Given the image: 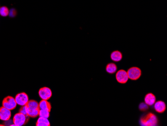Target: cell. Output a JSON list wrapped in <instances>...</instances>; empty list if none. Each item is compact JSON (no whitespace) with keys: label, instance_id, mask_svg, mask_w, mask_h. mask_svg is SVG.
Listing matches in <instances>:
<instances>
[{"label":"cell","instance_id":"cell-1","mask_svg":"<svg viewBox=\"0 0 167 126\" xmlns=\"http://www.w3.org/2000/svg\"><path fill=\"white\" fill-rule=\"evenodd\" d=\"M140 123L143 126H157L158 123V119L155 114L150 113L141 118Z\"/></svg>","mask_w":167,"mask_h":126},{"label":"cell","instance_id":"cell-17","mask_svg":"<svg viewBox=\"0 0 167 126\" xmlns=\"http://www.w3.org/2000/svg\"><path fill=\"white\" fill-rule=\"evenodd\" d=\"M9 10L7 7L3 6L0 8V15L2 17H7L9 15Z\"/></svg>","mask_w":167,"mask_h":126},{"label":"cell","instance_id":"cell-18","mask_svg":"<svg viewBox=\"0 0 167 126\" xmlns=\"http://www.w3.org/2000/svg\"><path fill=\"white\" fill-rule=\"evenodd\" d=\"M139 109L141 111H146L148 110L149 107L148 104H146L145 103H142L140 104Z\"/></svg>","mask_w":167,"mask_h":126},{"label":"cell","instance_id":"cell-19","mask_svg":"<svg viewBox=\"0 0 167 126\" xmlns=\"http://www.w3.org/2000/svg\"><path fill=\"white\" fill-rule=\"evenodd\" d=\"M16 15H17V11L15 9L13 8L9 11V15L10 17H15Z\"/></svg>","mask_w":167,"mask_h":126},{"label":"cell","instance_id":"cell-13","mask_svg":"<svg viewBox=\"0 0 167 126\" xmlns=\"http://www.w3.org/2000/svg\"><path fill=\"white\" fill-rule=\"evenodd\" d=\"M122 53L119 51H114L111 54V58L115 62H119L122 60Z\"/></svg>","mask_w":167,"mask_h":126},{"label":"cell","instance_id":"cell-9","mask_svg":"<svg viewBox=\"0 0 167 126\" xmlns=\"http://www.w3.org/2000/svg\"><path fill=\"white\" fill-rule=\"evenodd\" d=\"M11 117V110H8L4 107L0 108V120L3 121L9 120Z\"/></svg>","mask_w":167,"mask_h":126},{"label":"cell","instance_id":"cell-4","mask_svg":"<svg viewBox=\"0 0 167 126\" xmlns=\"http://www.w3.org/2000/svg\"><path fill=\"white\" fill-rule=\"evenodd\" d=\"M3 107L9 110H13L17 107V103L13 97L8 96L4 99L2 103Z\"/></svg>","mask_w":167,"mask_h":126},{"label":"cell","instance_id":"cell-16","mask_svg":"<svg viewBox=\"0 0 167 126\" xmlns=\"http://www.w3.org/2000/svg\"><path fill=\"white\" fill-rule=\"evenodd\" d=\"M50 111L46 110H40L39 116L40 117L48 119L50 117Z\"/></svg>","mask_w":167,"mask_h":126},{"label":"cell","instance_id":"cell-10","mask_svg":"<svg viewBox=\"0 0 167 126\" xmlns=\"http://www.w3.org/2000/svg\"><path fill=\"white\" fill-rule=\"evenodd\" d=\"M154 108L159 113H163L165 111L166 106L165 103L162 101H159L154 104Z\"/></svg>","mask_w":167,"mask_h":126},{"label":"cell","instance_id":"cell-6","mask_svg":"<svg viewBox=\"0 0 167 126\" xmlns=\"http://www.w3.org/2000/svg\"><path fill=\"white\" fill-rule=\"evenodd\" d=\"M127 73H128L129 79H131L133 81H136L140 78L142 72L139 68L137 67H133L129 69L127 71Z\"/></svg>","mask_w":167,"mask_h":126},{"label":"cell","instance_id":"cell-21","mask_svg":"<svg viewBox=\"0 0 167 126\" xmlns=\"http://www.w3.org/2000/svg\"><path fill=\"white\" fill-rule=\"evenodd\" d=\"M12 122H13V121L10 120V119L9 120L5 121V124L6 126H11L12 124H13Z\"/></svg>","mask_w":167,"mask_h":126},{"label":"cell","instance_id":"cell-12","mask_svg":"<svg viewBox=\"0 0 167 126\" xmlns=\"http://www.w3.org/2000/svg\"><path fill=\"white\" fill-rule=\"evenodd\" d=\"M40 110H46L51 111V104L47 100H42L39 103Z\"/></svg>","mask_w":167,"mask_h":126},{"label":"cell","instance_id":"cell-14","mask_svg":"<svg viewBox=\"0 0 167 126\" xmlns=\"http://www.w3.org/2000/svg\"><path fill=\"white\" fill-rule=\"evenodd\" d=\"M49 121L48 119L44 118L39 117L36 123V126H50Z\"/></svg>","mask_w":167,"mask_h":126},{"label":"cell","instance_id":"cell-8","mask_svg":"<svg viewBox=\"0 0 167 126\" xmlns=\"http://www.w3.org/2000/svg\"><path fill=\"white\" fill-rule=\"evenodd\" d=\"M116 78L117 81L120 84H126L129 79L128 73L124 70H120L116 73Z\"/></svg>","mask_w":167,"mask_h":126},{"label":"cell","instance_id":"cell-20","mask_svg":"<svg viewBox=\"0 0 167 126\" xmlns=\"http://www.w3.org/2000/svg\"><path fill=\"white\" fill-rule=\"evenodd\" d=\"M20 113L25 114L26 116H28L27 114V105L22 106V108L20 110Z\"/></svg>","mask_w":167,"mask_h":126},{"label":"cell","instance_id":"cell-7","mask_svg":"<svg viewBox=\"0 0 167 126\" xmlns=\"http://www.w3.org/2000/svg\"><path fill=\"white\" fill-rule=\"evenodd\" d=\"M39 95L42 100L48 101L52 96V91L49 88L44 87L40 89Z\"/></svg>","mask_w":167,"mask_h":126},{"label":"cell","instance_id":"cell-15","mask_svg":"<svg viewBox=\"0 0 167 126\" xmlns=\"http://www.w3.org/2000/svg\"><path fill=\"white\" fill-rule=\"evenodd\" d=\"M117 66L115 63H111L107 65L106 66V71L110 74H113L116 72Z\"/></svg>","mask_w":167,"mask_h":126},{"label":"cell","instance_id":"cell-2","mask_svg":"<svg viewBox=\"0 0 167 126\" xmlns=\"http://www.w3.org/2000/svg\"><path fill=\"white\" fill-rule=\"evenodd\" d=\"M27 114L29 117L36 118L39 116L40 108L39 103L34 100H31L27 104Z\"/></svg>","mask_w":167,"mask_h":126},{"label":"cell","instance_id":"cell-5","mask_svg":"<svg viewBox=\"0 0 167 126\" xmlns=\"http://www.w3.org/2000/svg\"><path fill=\"white\" fill-rule=\"evenodd\" d=\"M15 99L17 105L20 106H26L29 101L28 95L25 92H21L17 94Z\"/></svg>","mask_w":167,"mask_h":126},{"label":"cell","instance_id":"cell-3","mask_svg":"<svg viewBox=\"0 0 167 126\" xmlns=\"http://www.w3.org/2000/svg\"><path fill=\"white\" fill-rule=\"evenodd\" d=\"M29 116H26L22 113H19L16 114L13 118V124L16 126H22L25 125L29 120Z\"/></svg>","mask_w":167,"mask_h":126},{"label":"cell","instance_id":"cell-11","mask_svg":"<svg viewBox=\"0 0 167 126\" xmlns=\"http://www.w3.org/2000/svg\"><path fill=\"white\" fill-rule=\"evenodd\" d=\"M156 98L155 95L152 93H149L145 96V103L148 106H152L154 105L156 102Z\"/></svg>","mask_w":167,"mask_h":126}]
</instances>
